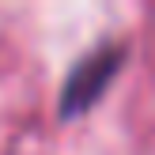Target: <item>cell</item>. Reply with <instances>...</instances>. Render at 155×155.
<instances>
[{
    "label": "cell",
    "instance_id": "1",
    "mask_svg": "<svg viewBox=\"0 0 155 155\" xmlns=\"http://www.w3.org/2000/svg\"><path fill=\"white\" fill-rule=\"evenodd\" d=\"M125 57H129L125 42H98L95 49L83 53V57L68 68L64 83H61V102H57L61 117L64 121L83 117V114L110 91V83L117 80Z\"/></svg>",
    "mask_w": 155,
    "mask_h": 155
}]
</instances>
